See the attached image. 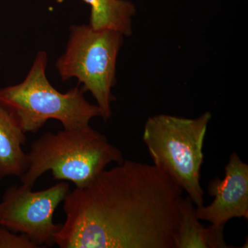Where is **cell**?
Returning <instances> with one entry per match:
<instances>
[{"label":"cell","mask_w":248,"mask_h":248,"mask_svg":"<svg viewBox=\"0 0 248 248\" xmlns=\"http://www.w3.org/2000/svg\"><path fill=\"white\" fill-rule=\"evenodd\" d=\"M90 6L89 26L95 30H111L129 37L133 33L137 7L130 0H83Z\"/></svg>","instance_id":"cell-10"},{"label":"cell","mask_w":248,"mask_h":248,"mask_svg":"<svg viewBox=\"0 0 248 248\" xmlns=\"http://www.w3.org/2000/svg\"><path fill=\"white\" fill-rule=\"evenodd\" d=\"M25 134L12 114L0 104V180L20 177L27 171L29 158L22 150Z\"/></svg>","instance_id":"cell-9"},{"label":"cell","mask_w":248,"mask_h":248,"mask_svg":"<svg viewBox=\"0 0 248 248\" xmlns=\"http://www.w3.org/2000/svg\"><path fill=\"white\" fill-rule=\"evenodd\" d=\"M48 62L47 52L39 50L22 82L0 88V104L12 114L23 131L37 133L50 120L72 129L102 117L99 108L88 102L81 87L64 93L53 87L47 78Z\"/></svg>","instance_id":"cell-3"},{"label":"cell","mask_w":248,"mask_h":248,"mask_svg":"<svg viewBox=\"0 0 248 248\" xmlns=\"http://www.w3.org/2000/svg\"><path fill=\"white\" fill-rule=\"evenodd\" d=\"M208 191L214 200L207 206L202 205L196 208V215L200 221L225 226L232 218L248 219V165L236 153H232L225 166L224 178L210 181Z\"/></svg>","instance_id":"cell-7"},{"label":"cell","mask_w":248,"mask_h":248,"mask_svg":"<svg viewBox=\"0 0 248 248\" xmlns=\"http://www.w3.org/2000/svg\"><path fill=\"white\" fill-rule=\"evenodd\" d=\"M212 114L197 118L170 115L149 117L144 125L143 141L154 166L182 187L196 206L203 204L201 185L204 140Z\"/></svg>","instance_id":"cell-4"},{"label":"cell","mask_w":248,"mask_h":248,"mask_svg":"<svg viewBox=\"0 0 248 248\" xmlns=\"http://www.w3.org/2000/svg\"><path fill=\"white\" fill-rule=\"evenodd\" d=\"M70 191L65 182L35 192L23 184L11 186L0 202V225L26 235L39 248L53 246L61 228L53 222L54 213Z\"/></svg>","instance_id":"cell-6"},{"label":"cell","mask_w":248,"mask_h":248,"mask_svg":"<svg viewBox=\"0 0 248 248\" xmlns=\"http://www.w3.org/2000/svg\"><path fill=\"white\" fill-rule=\"evenodd\" d=\"M184 190L154 165L124 160L63 201L61 248H175Z\"/></svg>","instance_id":"cell-1"},{"label":"cell","mask_w":248,"mask_h":248,"mask_svg":"<svg viewBox=\"0 0 248 248\" xmlns=\"http://www.w3.org/2000/svg\"><path fill=\"white\" fill-rule=\"evenodd\" d=\"M28 158L29 167L20 180L32 188L48 171H51L54 179L69 181L81 188L109 164L124 161L120 150L90 125L45 133L32 143Z\"/></svg>","instance_id":"cell-2"},{"label":"cell","mask_w":248,"mask_h":248,"mask_svg":"<svg viewBox=\"0 0 248 248\" xmlns=\"http://www.w3.org/2000/svg\"><path fill=\"white\" fill-rule=\"evenodd\" d=\"M188 196L179 202L180 221L176 238L175 248H231L227 244L224 227L205 228L196 215V208Z\"/></svg>","instance_id":"cell-8"},{"label":"cell","mask_w":248,"mask_h":248,"mask_svg":"<svg viewBox=\"0 0 248 248\" xmlns=\"http://www.w3.org/2000/svg\"><path fill=\"white\" fill-rule=\"evenodd\" d=\"M124 36L111 30H95L89 24H73L63 53L55 62L62 81L78 80L84 92L91 93L102 112L103 120L112 115L115 100L117 58Z\"/></svg>","instance_id":"cell-5"},{"label":"cell","mask_w":248,"mask_h":248,"mask_svg":"<svg viewBox=\"0 0 248 248\" xmlns=\"http://www.w3.org/2000/svg\"><path fill=\"white\" fill-rule=\"evenodd\" d=\"M39 248L26 235L16 234L6 227L0 225V248Z\"/></svg>","instance_id":"cell-11"}]
</instances>
